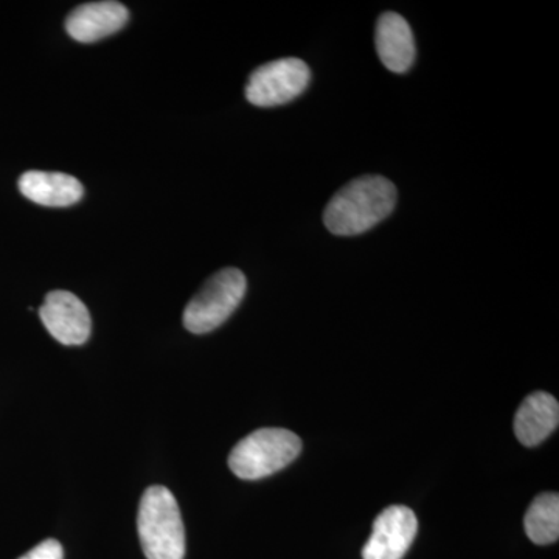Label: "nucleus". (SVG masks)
I'll return each instance as SVG.
<instances>
[{
    "mask_svg": "<svg viewBox=\"0 0 559 559\" xmlns=\"http://www.w3.org/2000/svg\"><path fill=\"white\" fill-rule=\"evenodd\" d=\"M396 204V187L382 176L349 180L326 205L323 223L331 234L353 237L373 229Z\"/></svg>",
    "mask_w": 559,
    "mask_h": 559,
    "instance_id": "1",
    "label": "nucleus"
},
{
    "mask_svg": "<svg viewBox=\"0 0 559 559\" xmlns=\"http://www.w3.org/2000/svg\"><path fill=\"white\" fill-rule=\"evenodd\" d=\"M139 539L148 559H183L186 527L170 489L154 485L140 499Z\"/></svg>",
    "mask_w": 559,
    "mask_h": 559,
    "instance_id": "2",
    "label": "nucleus"
},
{
    "mask_svg": "<svg viewBox=\"0 0 559 559\" xmlns=\"http://www.w3.org/2000/svg\"><path fill=\"white\" fill-rule=\"evenodd\" d=\"M299 436L282 428L253 430L235 444L229 455V466L242 480H259L272 476L299 457Z\"/></svg>",
    "mask_w": 559,
    "mask_h": 559,
    "instance_id": "3",
    "label": "nucleus"
},
{
    "mask_svg": "<svg viewBox=\"0 0 559 559\" xmlns=\"http://www.w3.org/2000/svg\"><path fill=\"white\" fill-rule=\"evenodd\" d=\"M248 280L237 267H226L212 275L183 311V326L193 334L218 329L240 307Z\"/></svg>",
    "mask_w": 559,
    "mask_h": 559,
    "instance_id": "4",
    "label": "nucleus"
},
{
    "mask_svg": "<svg viewBox=\"0 0 559 559\" xmlns=\"http://www.w3.org/2000/svg\"><path fill=\"white\" fill-rule=\"evenodd\" d=\"M311 70L299 58H282L250 73L246 98L259 108L286 105L307 91Z\"/></svg>",
    "mask_w": 559,
    "mask_h": 559,
    "instance_id": "5",
    "label": "nucleus"
},
{
    "mask_svg": "<svg viewBox=\"0 0 559 559\" xmlns=\"http://www.w3.org/2000/svg\"><path fill=\"white\" fill-rule=\"evenodd\" d=\"M418 532L414 511L404 506H392L374 520L373 532L366 546L364 559H403Z\"/></svg>",
    "mask_w": 559,
    "mask_h": 559,
    "instance_id": "6",
    "label": "nucleus"
},
{
    "mask_svg": "<svg viewBox=\"0 0 559 559\" xmlns=\"http://www.w3.org/2000/svg\"><path fill=\"white\" fill-rule=\"evenodd\" d=\"M39 318L51 336L62 345H83L90 340V310L69 290H51L47 294L39 308Z\"/></svg>",
    "mask_w": 559,
    "mask_h": 559,
    "instance_id": "7",
    "label": "nucleus"
},
{
    "mask_svg": "<svg viewBox=\"0 0 559 559\" xmlns=\"http://www.w3.org/2000/svg\"><path fill=\"white\" fill-rule=\"evenodd\" d=\"M127 7L114 0L90 2L76 7L66 20V32L79 43L91 44L108 38L127 25Z\"/></svg>",
    "mask_w": 559,
    "mask_h": 559,
    "instance_id": "8",
    "label": "nucleus"
},
{
    "mask_svg": "<svg viewBox=\"0 0 559 559\" xmlns=\"http://www.w3.org/2000/svg\"><path fill=\"white\" fill-rule=\"evenodd\" d=\"M378 57L382 64L393 73H404L415 61V39L409 22L399 13L382 14L377 22L374 33Z\"/></svg>",
    "mask_w": 559,
    "mask_h": 559,
    "instance_id": "9",
    "label": "nucleus"
},
{
    "mask_svg": "<svg viewBox=\"0 0 559 559\" xmlns=\"http://www.w3.org/2000/svg\"><path fill=\"white\" fill-rule=\"evenodd\" d=\"M559 425V404L547 392H535L522 401L514 417V433L524 447H538Z\"/></svg>",
    "mask_w": 559,
    "mask_h": 559,
    "instance_id": "10",
    "label": "nucleus"
},
{
    "mask_svg": "<svg viewBox=\"0 0 559 559\" xmlns=\"http://www.w3.org/2000/svg\"><path fill=\"white\" fill-rule=\"evenodd\" d=\"M17 186L27 200L44 207H69L84 194L80 180L66 173L27 171Z\"/></svg>",
    "mask_w": 559,
    "mask_h": 559,
    "instance_id": "11",
    "label": "nucleus"
},
{
    "mask_svg": "<svg viewBox=\"0 0 559 559\" xmlns=\"http://www.w3.org/2000/svg\"><path fill=\"white\" fill-rule=\"evenodd\" d=\"M525 533L532 543L549 546L559 538V496L544 492L533 500L525 513Z\"/></svg>",
    "mask_w": 559,
    "mask_h": 559,
    "instance_id": "12",
    "label": "nucleus"
},
{
    "mask_svg": "<svg viewBox=\"0 0 559 559\" xmlns=\"http://www.w3.org/2000/svg\"><path fill=\"white\" fill-rule=\"evenodd\" d=\"M20 559H64V550L57 539H46Z\"/></svg>",
    "mask_w": 559,
    "mask_h": 559,
    "instance_id": "13",
    "label": "nucleus"
}]
</instances>
